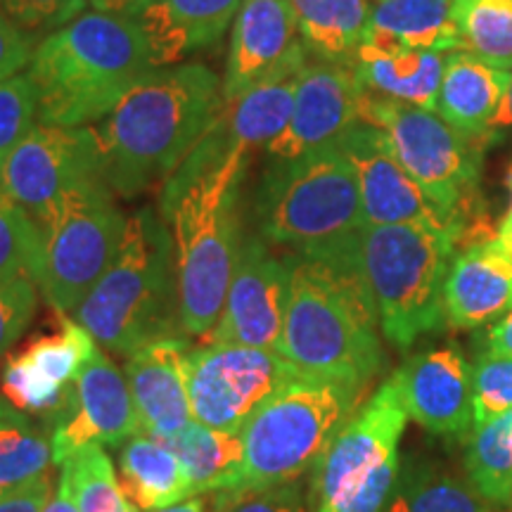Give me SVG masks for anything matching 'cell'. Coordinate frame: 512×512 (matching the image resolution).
<instances>
[{
  "instance_id": "obj_33",
  "label": "cell",
  "mask_w": 512,
  "mask_h": 512,
  "mask_svg": "<svg viewBox=\"0 0 512 512\" xmlns=\"http://www.w3.org/2000/svg\"><path fill=\"white\" fill-rule=\"evenodd\" d=\"M463 50L501 69H512V0H453Z\"/></svg>"
},
{
  "instance_id": "obj_18",
  "label": "cell",
  "mask_w": 512,
  "mask_h": 512,
  "mask_svg": "<svg viewBox=\"0 0 512 512\" xmlns=\"http://www.w3.org/2000/svg\"><path fill=\"white\" fill-rule=\"evenodd\" d=\"M50 430L57 465L86 446H121L143 432L126 375L100 347L76 377L69 408Z\"/></svg>"
},
{
  "instance_id": "obj_15",
  "label": "cell",
  "mask_w": 512,
  "mask_h": 512,
  "mask_svg": "<svg viewBox=\"0 0 512 512\" xmlns=\"http://www.w3.org/2000/svg\"><path fill=\"white\" fill-rule=\"evenodd\" d=\"M335 147L354 166L366 226H427L456 230L460 235L456 223L441 214L427 192L403 169L382 128L363 119L356 121Z\"/></svg>"
},
{
  "instance_id": "obj_10",
  "label": "cell",
  "mask_w": 512,
  "mask_h": 512,
  "mask_svg": "<svg viewBox=\"0 0 512 512\" xmlns=\"http://www.w3.org/2000/svg\"><path fill=\"white\" fill-rule=\"evenodd\" d=\"M408 413L392 377L347 420L311 477L313 512H384L401 456Z\"/></svg>"
},
{
  "instance_id": "obj_44",
  "label": "cell",
  "mask_w": 512,
  "mask_h": 512,
  "mask_svg": "<svg viewBox=\"0 0 512 512\" xmlns=\"http://www.w3.org/2000/svg\"><path fill=\"white\" fill-rule=\"evenodd\" d=\"M486 351L512 356V309L486 332Z\"/></svg>"
},
{
  "instance_id": "obj_3",
  "label": "cell",
  "mask_w": 512,
  "mask_h": 512,
  "mask_svg": "<svg viewBox=\"0 0 512 512\" xmlns=\"http://www.w3.org/2000/svg\"><path fill=\"white\" fill-rule=\"evenodd\" d=\"M377 311L361 268L290 259V294L278 351L309 380L366 389L384 366Z\"/></svg>"
},
{
  "instance_id": "obj_23",
  "label": "cell",
  "mask_w": 512,
  "mask_h": 512,
  "mask_svg": "<svg viewBox=\"0 0 512 512\" xmlns=\"http://www.w3.org/2000/svg\"><path fill=\"white\" fill-rule=\"evenodd\" d=\"M242 0H157L138 17L155 67H171L214 46L235 22Z\"/></svg>"
},
{
  "instance_id": "obj_14",
  "label": "cell",
  "mask_w": 512,
  "mask_h": 512,
  "mask_svg": "<svg viewBox=\"0 0 512 512\" xmlns=\"http://www.w3.org/2000/svg\"><path fill=\"white\" fill-rule=\"evenodd\" d=\"M287 294H290V259L273 254L271 242H266L259 233L247 235L242 240L219 323L204 339L209 344L278 351Z\"/></svg>"
},
{
  "instance_id": "obj_42",
  "label": "cell",
  "mask_w": 512,
  "mask_h": 512,
  "mask_svg": "<svg viewBox=\"0 0 512 512\" xmlns=\"http://www.w3.org/2000/svg\"><path fill=\"white\" fill-rule=\"evenodd\" d=\"M50 496H53L50 479L43 477L38 482L15 491V494L0 498V512H43Z\"/></svg>"
},
{
  "instance_id": "obj_27",
  "label": "cell",
  "mask_w": 512,
  "mask_h": 512,
  "mask_svg": "<svg viewBox=\"0 0 512 512\" xmlns=\"http://www.w3.org/2000/svg\"><path fill=\"white\" fill-rule=\"evenodd\" d=\"M117 475L126 498L138 510L157 512L190 498L188 477L174 448L145 432L121 444Z\"/></svg>"
},
{
  "instance_id": "obj_7",
  "label": "cell",
  "mask_w": 512,
  "mask_h": 512,
  "mask_svg": "<svg viewBox=\"0 0 512 512\" xmlns=\"http://www.w3.org/2000/svg\"><path fill=\"white\" fill-rule=\"evenodd\" d=\"M456 230L427 226H366L361 273L382 335L408 351L446 323L444 285L456 256Z\"/></svg>"
},
{
  "instance_id": "obj_4",
  "label": "cell",
  "mask_w": 512,
  "mask_h": 512,
  "mask_svg": "<svg viewBox=\"0 0 512 512\" xmlns=\"http://www.w3.org/2000/svg\"><path fill=\"white\" fill-rule=\"evenodd\" d=\"M249 152H230L221 162L164 183L159 209L174 240L181 320L188 337H207L219 323L238 264L240 183Z\"/></svg>"
},
{
  "instance_id": "obj_28",
  "label": "cell",
  "mask_w": 512,
  "mask_h": 512,
  "mask_svg": "<svg viewBox=\"0 0 512 512\" xmlns=\"http://www.w3.org/2000/svg\"><path fill=\"white\" fill-rule=\"evenodd\" d=\"M444 64V53H427V50L380 53L361 46L354 67L366 91L434 112L444 79Z\"/></svg>"
},
{
  "instance_id": "obj_22",
  "label": "cell",
  "mask_w": 512,
  "mask_h": 512,
  "mask_svg": "<svg viewBox=\"0 0 512 512\" xmlns=\"http://www.w3.org/2000/svg\"><path fill=\"white\" fill-rule=\"evenodd\" d=\"M446 323L472 330L512 309V254L489 238L460 247L444 285Z\"/></svg>"
},
{
  "instance_id": "obj_5",
  "label": "cell",
  "mask_w": 512,
  "mask_h": 512,
  "mask_svg": "<svg viewBox=\"0 0 512 512\" xmlns=\"http://www.w3.org/2000/svg\"><path fill=\"white\" fill-rule=\"evenodd\" d=\"M254 216L271 245L337 268H361V192L354 166L335 145L273 159L256 190Z\"/></svg>"
},
{
  "instance_id": "obj_20",
  "label": "cell",
  "mask_w": 512,
  "mask_h": 512,
  "mask_svg": "<svg viewBox=\"0 0 512 512\" xmlns=\"http://www.w3.org/2000/svg\"><path fill=\"white\" fill-rule=\"evenodd\" d=\"M408 418L437 437H460L475 427L472 368L456 344L408 356L392 375Z\"/></svg>"
},
{
  "instance_id": "obj_38",
  "label": "cell",
  "mask_w": 512,
  "mask_h": 512,
  "mask_svg": "<svg viewBox=\"0 0 512 512\" xmlns=\"http://www.w3.org/2000/svg\"><path fill=\"white\" fill-rule=\"evenodd\" d=\"M214 512H311V501L302 484L233 489L214 494Z\"/></svg>"
},
{
  "instance_id": "obj_35",
  "label": "cell",
  "mask_w": 512,
  "mask_h": 512,
  "mask_svg": "<svg viewBox=\"0 0 512 512\" xmlns=\"http://www.w3.org/2000/svg\"><path fill=\"white\" fill-rule=\"evenodd\" d=\"M41 249V226L22 204L0 190V275H27L36 280Z\"/></svg>"
},
{
  "instance_id": "obj_25",
  "label": "cell",
  "mask_w": 512,
  "mask_h": 512,
  "mask_svg": "<svg viewBox=\"0 0 512 512\" xmlns=\"http://www.w3.org/2000/svg\"><path fill=\"white\" fill-rule=\"evenodd\" d=\"M451 0H375L361 46L380 53L463 50Z\"/></svg>"
},
{
  "instance_id": "obj_40",
  "label": "cell",
  "mask_w": 512,
  "mask_h": 512,
  "mask_svg": "<svg viewBox=\"0 0 512 512\" xmlns=\"http://www.w3.org/2000/svg\"><path fill=\"white\" fill-rule=\"evenodd\" d=\"M88 0H0V10L8 15L19 29L34 34H50L79 17Z\"/></svg>"
},
{
  "instance_id": "obj_29",
  "label": "cell",
  "mask_w": 512,
  "mask_h": 512,
  "mask_svg": "<svg viewBox=\"0 0 512 512\" xmlns=\"http://www.w3.org/2000/svg\"><path fill=\"white\" fill-rule=\"evenodd\" d=\"M166 444L181 460L190 484V498L240 489L245 467L242 432L214 430L192 420Z\"/></svg>"
},
{
  "instance_id": "obj_17",
  "label": "cell",
  "mask_w": 512,
  "mask_h": 512,
  "mask_svg": "<svg viewBox=\"0 0 512 512\" xmlns=\"http://www.w3.org/2000/svg\"><path fill=\"white\" fill-rule=\"evenodd\" d=\"M366 93L354 64L306 62L299 74L290 124L266 145V155L294 159L335 145L361 121Z\"/></svg>"
},
{
  "instance_id": "obj_13",
  "label": "cell",
  "mask_w": 512,
  "mask_h": 512,
  "mask_svg": "<svg viewBox=\"0 0 512 512\" xmlns=\"http://www.w3.org/2000/svg\"><path fill=\"white\" fill-rule=\"evenodd\" d=\"M105 181L98 140L91 126L36 124L34 131L0 164V190L34 216L36 223L69 190Z\"/></svg>"
},
{
  "instance_id": "obj_12",
  "label": "cell",
  "mask_w": 512,
  "mask_h": 512,
  "mask_svg": "<svg viewBox=\"0 0 512 512\" xmlns=\"http://www.w3.org/2000/svg\"><path fill=\"white\" fill-rule=\"evenodd\" d=\"M192 420L214 430L242 432L280 389L304 377L280 351L204 344L185 356Z\"/></svg>"
},
{
  "instance_id": "obj_37",
  "label": "cell",
  "mask_w": 512,
  "mask_h": 512,
  "mask_svg": "<svg viewBox=\"0 0 512 512\" xmlns=\"http://www.w3.org/2000/svg\"><path fill=\"white\" fill-rule=\"evenodd\" d=\"M475 427L512 411V356L484 351L472 368Z\"/></svg>"
},
{
  "instance_id": "obj_39",
  "label": "cell",
  "mask_w": 512,
  "mask_h": 512,
  "mask_svg": "<svg viewBox=\"0 0 512 512\" xmlns=\"http://www.w3.org/2000/svg\"><path fill=\"white\" fill-rule=\"evenodd\" d=\"M38 285L27 275H0V361L24 335L36 311Z\"/></svg>"
},
{
  "instance_id": "obj_47",
  "label": "cell",
  "mask_w": 512,
  "mask_h": 512,
  "mask_svg": "<svg viewBox=\"0 0 512 512\" xmlns=\"http://www.w3.org/2000/svg\"><path fill=\"white\" fill-rule=\"evenodd\" d=\"M508 188H510V207H508V211H505L501 223H498L496 233H498V240H501V245L512 254V166H510V174H508Z\"/></svg>"
},
{
  "instance_id": "obj_41",
  "label": "cell",
  "mask_w": 512,
  "mask_h": 512,
  "mask_svg": "<svg viewBox=\"0 0 512 512\" xmlns=\"http://www.w3.org/2000/svg\"><path fill=\"white\" fill-rule=\"evenodd\" d=\"M34 43L27 31L17 27L12 19L0 10V81L22 74L29 67L34 55Z\"/></svg>"
},
{
  "instance_id": "obj_6",
  "label": "cell",
  "mask_w": 512,
  "mask_h": 512,
  "mask_svg": "<svg viewBox=\"0 0 512 512\" xmlns=\"http://www.w3.org/2000/svg\"><path fill=\"white\" fill-rule=\"evenodd\" d=\"M74 320L124 358L152 342L185 337L174 240L155 209L128 216L117 256Z\"/></svg>"
},
{
  "instance_id": "obj_21",
  "label": "cell",
  "mask_w": 512,
  "mask_h": 512,
  "mask_svg": "<svg viewBox=\"0 0 512 512\" xmlns=\"http://www.w3.org/2000/svg\"><path fill=\"white\" fill-rule=\"evenodd\" d=\"M188 339H162L126 358V382L136 406L140 430L169 441L192 422L185 377Z\"/></svg>"
},
{
  "instance_id": "obj_24",
  "label": "cell",
  "mask_w": 512,
  "mask_h": 512,
  "mask_svg": "<svg viewBox=\"0 0 512 512\" xmlns=\"http://www.w3.org/2000/svg\"><path fill=\"white\" fill-rule=\"evenodd\" d=\"M510 79L508 69L494 67L470 50H453L446 55L434 112L463 136H489L491 121L508 93Z\"/></svg>"
},
{
  "instance_id": "obj_2",
  "label": "cell",
  "mask_w": 512,
  "mask_h": 512,
  "mask_svg": "<svg viewBox=\"0 0 512 512\" xmlns=\"http://www.w3.org/2000/svg\"><path fill=\"white\" fill-rule=\"evenodd\" d=\"M152 69L138 19L81 12L43 36L31 55L27 74L38 93V124H98Z\"/></svg>"
},
{
  "instance_id": "obj_45",
  "label": "cell",
  "mask_w": 512,
  "mask_h": 512,
  "mask_svg": "<svg viewBox=\"0 0 512 512\" xmlns=\"http://www.w3.org/2000/svg\"><path fill=\"white\" fill-rule=\"evenodd\" d=\"M43 512H79V505H76V498H74V491H72V484H69V477L60 475V482H57V489L55 494L48 498L46 508Z\"/></svg>"
},
{
  "instance_id": "obj_9",
  "label": "cell",
  "mask_w": 512,
  "mask_h": 512,
  "mask_svg": "<svg viewBox=\"0 0 512 512\" xmlns=\"http://www.w3.org/2000/svg\"><path fill=\"white\" fill-rule=\"evenodd\" d=\"M361 119L382 128L403 169L441 214L456 223L460 238L467 228L486 219L477 204L482 174V145L477 138L463 136L437 112L370 91L363 98Z\"/></svg>"
},
{
  "instance_id": "obj_46",
  "label": "cell",
  "mask_w": 512,
  "mask_h": 512,
  "mask_svg": "<svg viewBox=\"0 0 512 512\" xmlns=\"http://www.w3.org/2000/svg\"><path fill=\"white\" fill-rule=\"evenodd\" d=\"M157 512H214V496H192L185 501L171 505V508L157 510Z\"/></svg>"
},
{
  "instance_id": "obj_11",
  "label": "cell",
  "mask_w": 512,
  "mask_h": 512,
  "mask_svg": "<svg viewBox=\"0 0 512 512\" xmlns=\"http://www.w3.org/2000/svg\"><path fill=\"white\" fill-rule=\"evenodd\" d=\"M126 221L128 216L121 214L112 188L102 178L69 190L46 219L38 221L43 249L36 285L60 316L76 313L110 268Z\"/></svg>"
},
{
  "instance_id": "obj_48",
  "label": "cell",
  "mask_w": 512,
  "mask_h": 512,
  "mask_svg": "<svg viewBox=\"0 0 512 512\" xmlns=\"http://www.w3.org/2000/svg\"><path fill=\"white\" fill-rule=\"evenodd\" d=\"M494 128H512V79H510L508 93H505L501 107H498L496 117L491 121V131H494Z\"/></svg>"
},
{
  "instance_id": "obj_31",
  "label": "cell",
  "mask_w": 512,
  "mask_h": 512,
  "mask_svg": "<svg viewBox=\"0 0 512 512\" xmlns=\"http://www.w3.org/2000/svg\"><path fill=\"white\" fill-rule=\"evenodd\" d=\"M53 463L50 425L0 399V498L48 477Z\"/></svg>"
},
{
  "instance_id": "obj_32",
  "label": "cell",
  "mask_w": 512,
  "mask_h": 512,
  "mask_svg": "<svg viewBox=\"0 0 512 512\" xmlns=\"http://www.w3.org/2000/svg\"><path fill=\"white\" fill-rule=\"evenodd\" d=\"M465 475L491 505L512 508V411L475 427L465 448Z\"/></svg>"
},
{
  "instance_id": "obj_43",
  "label": "cell",
  "mask_w": 512,
  "mask_h": 512,
  "mask_svg": "<svg viewBox=\"0 0 512 512\" xmlns=\"http://www.w3.org/2000/svg\"><path fill=\"white\" fill-rule=\"evenodd\" d=\"M88 3L93 10L105 12V15L138 19L157 0H88Z\"/></svg>"
},
{
  "instance_id": "obj_36",
  "label": "cell",
  "mask_w": 512,
  "mask_h": 512,
  "mask_svg": "<svg viewBox=\"0 0 512 512\" xmlns=\"http://www.w3.org/2000/svg\"><path fill=\"white\" fill-rule=\"evenodd\" d=\"M38 124V93L29 74L0 81V164Z\"/></svg>"
},
{
  "instance_id": "obj_49",
  "label": "cell",
  "mask_w": 512,
  "mask_h": 512,
  "mask_svg": "<svg viewBox=\"0 0 512 512\" xmlns=\"http://www.w3.org/2000/svg\"><path fill=\"white\" fill-rule=\"evenodd\" d=\"M124 512H138V508H136V505H133V503H131V505H128V508H126Z\"/></svg>"
},
{
  "instance_id": "obj_19",
  "label": "cell",
  "mask_w": 512,
  "mask_h": 512,
  "mask_svg": "<svg viewBox=\"0 0 512 512\" xmlns=\"http://www.w3.org/2000/svg\"><path fill=\"white\" fill-rule=\"evenodd\" d=\"M309 62L290 0H242L230 34L223 102L278 74L302 72Z\"/></svg>"
},
{
  "instance_id": "obj_16",
  "label": "cell",
  "mask_w": 512,
  "mask_h": 512,
  "mask_svg": "<svg viewBox=\"0 0 512 512\" xmlns=\"http://www.w3.org/2000/svg\"><path fill=\"white\" fill-rule=\"evenodd\" d=\"M98 349L91 332L76 320L62 316L53 335L38 337L3 368L5 399L19 411L53 427L74 396L76 377Z\"/></svg>"
},
{
  "instance_id": "obj_34",
  "label": "cell",
  "mask_w": 512,
  "mask_h": 512,
  "mask_svg": "<svg viewBox=\"0 0 512 512\" xmlns=\"http://www.w3.org/2000/svg\"><path fill=\"white\" fill-rule=\"evenodd\" d=\"M62 472L72 484L79 512H124L131 505L121 489L112 458L98 444L81 448L64 460Z\"/></svg>"
},
{
  "instance_id": "obj_30",
  "label": "cell",
  "mask_w": 512,
  "mask_h": 512,
  "mask_svg": "<svg viewBox=\"0 0 512 512\" xmlns=\"http://www.w3.org/2000/svg\"><path fill=\"white\" fill-rule=\"evenodd\" d=\"M306 53L320 62L356 64L370 24V0H290Z\"/></svg>"
},
{
  "instance_id": "obj_1",
  "label": "cell",
  "mask_w": 512,
  "mask_h": 512,
  "mask_svg": "<svg viewBox=\"0 0 512 512\" xmlns=\"http://www.w3.org/2000/svg\"><path fill=\"white\" fill-rule=\"evenodd\" d=\"M223 107V81L204 64L157 67L93 124L114 195L166 183Z\"/></svg>"
},
{
  "instance_id": "obj_8",
  "label": "cell",
  "mask_w": 512,
  "mask_h": 512,
  "mask_svg": "<svg viewBox=\"0 0 512 512\" xmlns=\"http://www.w3.org/2000/svg\"><path fill=\"white\" fill-rule=\"evenodd\" d=\"M363 389L299 377L256 411L245 427L240 489L299 482L356 413Z\"/></svg>"
},
{
  "instance_id": "obj_26",
  "label": "cell",
  "mask_w": 512,
  "mask_h": 512,
  "mask_svg": "<svg viewBox=\"0 0 512 512\" xmlns=\"http://www.w3.org/2000/svg\"><path fill=\"white\" fill-rule=\"evenodd\" d=\"M472 486L467 475L422 453L401 458L392 498L384 512H501Z\"/></svg>"
}]
</instances>
